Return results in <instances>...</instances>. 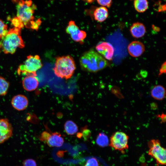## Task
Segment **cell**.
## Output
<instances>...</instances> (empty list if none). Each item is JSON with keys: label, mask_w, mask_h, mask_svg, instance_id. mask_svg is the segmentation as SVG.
<instances>
[{"label": "cell", "mask_w": 166, "mask_h": 166, "mask_svg": "<svg viewBox=\"0 0 166 166\" xmlns=\"http://www.w3.org/2000/svg\"><path fill=\"white\" fill-rule=\"evenodd\" d=\"M96 49L98 53L107 60H112L114 53V48L110 43L105 42H101L97 44Z\"/></svg>", "instance_id": "8fae6325"}, {"label": "cell", "mask_w": 166, "mask_h": 166, "mask_svg": "<svg viewBox=\"0 0 166 166\" xmlns=\"http://www.w3.org/2000/svg\"><path fill=\"white\" fill-rule=\"evenodd\" d=\"M128 136L121 131L114 132L110 137L109 146L115 150L121 151L128 149Z\"/></svg>", "instance_id": "52a82bcc"}, {"label": "cell", "mask_w": 166, "mask_h": 166, "mask_svg": "<svg viewBox=\"0 0 166 166\" xmlns=\"http://www.w3.org/2000/svg\"><path fill=\"white\" fill-rule=\"evenodd\" d=\"M8 31L7 25L0 19V40L6 34Z\"/></svg>", "instance_id": "7402d4cb"}, {"label": "cell", "mask_w": 166, "mask_h": 166, "mask_svg": "<svg viewBox=\"0 0 166 166\" xmlns=\"http://www.w3.org/2000/svg\"><path fill=\"white\" fill-rule=\"evenodd\" d=\"M149 148L148 154L156 160L157 163L166 165V148L162 147L157 139H152L148 143Z\"/></svg>", "instance_id": "8992f818"}, {"label": "cell", "mask_w": 166, "mask_h": 166, "mask_svg": "<svg viewBox=\"0 0 166 166\" xmlns=\"http://www.w3.org/2000/svg\"><path fill=\"white\" fill-rule=\"evenodd\" d=\"M40 140L47 144L50 147H60L64 143V139L58 132H51L47 131L43 132L39 137Z\"/></svg>", "instance_id": "ba28073f"}, {"label": "cell", "mask_w": 166, "mask_h": 166, "mask_svg": "<svg viewBox=\"0 0 166 166\" xmlns=\"http://www.w3.org/2000/svg\"><path fill=\"white\" fill-rule=\"evenodd\" d=\"M82 0L89 3H92L94 1V0Z\"/></svg>", "instance_id": "83f0119b"}, {"label": "cell", "mask_w": 166, "mask_h": 166, "mask_svg": "<svg viewBox=\"0 0 166 166\" xmlns=\"http://www.w3.org/2000/svg\"><path fill=\"white\" fill-rule=\"evenodd\" d=\"M23 166H37L36 161L33 159H29L25 160L23 162Z\"/></svg>", "instance_id": "484cf974"}, {"label": "cell", "mask_w": 166, "mask_h": 166, "mask_svg": "<svg viewBox=\"0 0 166 166\" xmlns=\"http://www.w3.org/2000/svg\"><path fill=\"white\" fill-rule=\"evenodd\" d=\"M66 31L70 35L72 39L76 42H81L86 36V33L83 30H80L74 21L72 20L69 22Z\"/></svg>", "instance_id": "9c48e42d"}, {"label": "cell", "mask_w": 166, "mask_h": 166, "mask_svg": "<svg viewBox=\"0 0 166 166\" xmlns=\"http://www.w3.org/2000/svg\"><path fill=\"white\" fill-rule=\"evenodd\" d=\"M79 62L81 69L89 72L96 73L109 65L108 61L98 52L91 50L84 53Z\"/></svg>", "instance_id": "7a4b0ae2"}, {"label": "cell", "mask_w": 166, "mask_h": 166, "mask_svg": "<svg viewBox=\"0 0 166 166\" xmlns=\"http://www.w3.org/2000/svg\"><path fill=\"white\" fill-rule=\"evenodd\" d=\"M64 127L66 133L68 135H73L78 131V128L77 125L71 120L67 121L65 122Z\"/></svg>", "instance_id": "ac0fdd59"}, {"label": "cell", "mask_w": 166, "mask_h": 166, "mask_svg": "<svg viewBox=\"0 0 166 166\" xmlns=\"http://www.w3.org/2000/svg\"><path fill=\"white\" fill-rule=\"evenodd\" d=\"M98 3L102 6L109 7L112 4V0H97Z\"/></svg>", "instance_id": "d4e9b609"}, {"label": "cell", "mask_w": 166, "mask_h": 166, "mask_svg": "<svg viewBox=\"0 0 166 166\" xmlns=\"http://www.w3.org/2000/svg\"><path fill=\"white\" fill-rule=\"evenodd\" d=\"M9 85V82L4 77L0 76V96L6 94Z\"/></svg>", "instance_id": "44dd1931"}, {"label": "cell", "mask_w": 166, "mask_h": 166, "mask_svg": "<svg viewBox=\"0 0 166 166\" xmlns=\"http://www.w3.org/2000/svg\"><path fill=\"white\" fill-rule=\"evenodd\" d=\"M13 107L18 111H22L26 109L28 105V101L24 95L18 94L14 96L11 101Z\"/></svg>", "instance_id": "4fadbf2b"}, {"label": "cell", "mask_w": 166, "mask_h": 166, "mask_svg": "<svg viewBox=\"0 0 166 166\" xmlns=\"http://www.w3.org/2000/svg\"><path fill=\"white\" fill-rule=\"evenodd\" d=\"M11 22L14 27L21 29L24 26L23 24L17 17L12 19Z\"/></svg>", "instance_id": "603a6c76"}, {"label": "cell", "mask_w": 166, "mask_h": 166, "mask_svg": "<svg viewBox=\"0 0 166 166\" xmlns=\"http://www.w3.org/2000/svg\"><path fill=\"white\" fill-rule=\"evenodd\" d=\"M98 161L95 158L92 157L87 161L84 166H99Z\"/></svg>", "instance_id": "cb8c5ba5"}, {"label": "cell", "mask_w": 166, "mask_h": 166, "mask_svg": "<svg viewBox=\"0 0 166 166\" xmlns=\"http://www.w3.org/2000/svg\"><path fill=\"white\" fill-rule=\"evenodd\" d=\"M21 29L13 27L0 41V48L5 53L13 54L17 48H23L25 44L21 36Z\"/></svg>", "instance_id": "3957f363"}, {"label": "cell", "mask_w": 166, "mask_h": 166, "mask_svg": "<svg viewBox=\"0 0 166 166\" xmlns=\"http://www.w3.org/2000/svg\"><path fill=\"white\" fill-rule=\"evenodd\" d=\"M42 66L41 60L38 55H29L23 64L19 65L18 73L27 76H37L36 71Z\"/></svg>", "instance_id": "5b68a950"}, {"label": "cell", "mask_w": 166, "mask_h": 166, "mask_svg": "<svg viewBox=\"0 0 166 166\" xmlns=\"http://www.w3.org/2000/svg\"><path fill=\"white\" fill-rule=\"evenodd\" d=\"M134 6L136 11L143 13L145 12L148 7V2L147 0H134Z\"/></svg>", "instance_id": "d6986e66"}, {"label": "cell", "mask_w": 166, "mask_h": 166, "mask_svg": "<svg viewBox=\"0 0 166 166\" xmlns=\"http://www.w3.org/2000/svg\"><path fill=\"white\" fill-rule=\"evenodd\" d=\"M164 73H166V62H164L162 65L160 71L159 75Z\"/></svg>", "instance_id": "4316f807"}, {"label": "cell", "mask_w": 166, "mask_h": 166, "mask_svg": "<svg viewBox=\"0 0 166 166\" xmlns=\"http://www.w3.org/2000/svg\"><path fill=\"white\" fill-rule=\"evenodd\" d=\"M36 6L30 0H20L17 6V17L26 28L37 30L41 21L34 20V14Z\"/></svg>", "instance_id": "6da1fadb"}, {"label": "cell", "mask_w": 166, "mask_h": 166, "mask_svg": "<svg viewBox=\"0 0 166 166\" xmlns=\"http://www.w3.org/2000/svg\"><path fill=\"white\" fill-rule=\"evenodd\" d=\"M38 79L36 76H27L22 81V86L24 89L28 91L35 90L38 85Z\"/></svg>", "instance_id": "5bb4252c"}, {"label": "cell", "mask_w": 166, "mask_h": 166, "mask_svg": "<svg viewBox=\"0 0 166 166\" xmlns=\"http://www.w3.org/2000/svg\"><path fill=\"white\" fill-rule=\"evenodd\" d=\"M108 16V10L104 6H101L97 8L93 12L94 19L99 22H102L105 21Z\"/></svg>", "instance_id": "2e32d148"}, {"label": "cell", "mask_w": 166, "mask_h": 166, "mask_svg": "<svg viewBox=\"0 0 166 166\" xmlns=\"http://www.w3.org/2000/svg\"><path fill=\"white\" fill-rule=\"evenodd\" d=\"M96 143L99 146L104 147L107 146L109 144L107 136L103 132H100L97 135Z\"/></svg>", "instance_id": "ffe728a7"}, {"label": "cell", "mask_w": 166, "mask_h": 166, "mask_svg": "<svg viewBox=\"0 0 166 166\" xmlns=\"http://www.w3.org/2000/svg\"><path fill=\"white\" fill-rule=\"evenodd\" d=\"M12 126L8 119L0 118V144L4 143L12 135Z\"/></svg>", "instance_id": "30bf717a"}, {"label": "cell", "mask_w": 166, "mask_h": 166, "mask_svg": "<svg viewBox=\"0 0 166 166\" xmlns=\"http://www.w3.org/2000/svg\"><path fill=\"white\" fill-rule=\"evenodd\" d=\"M144 51V45L139 41H132L129 44L128 46L129 54L133 57H136L140 56Z\"/></svg>", "instance_id": "7c38bea8"}, {"label": "cell", "mask_w": 166, "mask_h": 166, "mask_svg": "<svg viewBox=\"0 0 166 166\" xmlns=\"http://www.w3.org/2000/svg\"><path fill=\"white\" fill-rule=\"evenodd\" d=\"M53 69L57 77L66 80L69 79L76 69L74 60L69 55L57 57Z\"/></svg>", "instance_id": "277c9868"}, {"label": "cell", "mask_w": 166, "mask_h": 166, "mask_svg": "<svg viewBox=\"0 0 166 166\" xmlns=\"http://www.w3.org/2000/svg\"><path fill=\"white\" fill-rule=\"evenodd\" d=\"M151 95L154 99L158 100L163 99L165 97L166 91L162 86L160 85L155 86L151 91Z\"/></svg>", "instance_id": "e0dca14e"}, {"label": "cell", "mask_w": 166, "mask_h": 166, "mask_svg": "<svg viewBox=\"0 0 166 166\" xmlns=\"http://www.w3.org/2000/svg\"><path fill=\"white\" fill-rule=\"evenodd\" d=\"M130 31L134 38H139L144 36L146 29L143 23L137 22L133 23L130 27Z\"/></svg>", "instance_id": "9a60e30c"}]
</instances>
